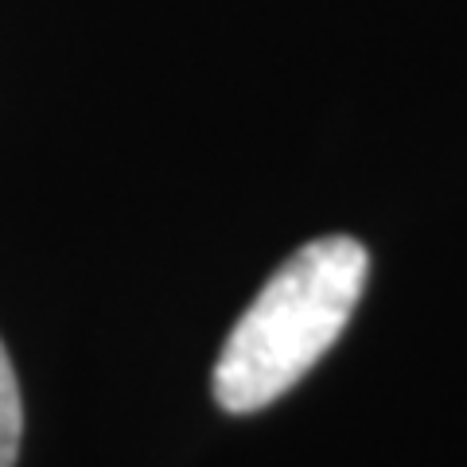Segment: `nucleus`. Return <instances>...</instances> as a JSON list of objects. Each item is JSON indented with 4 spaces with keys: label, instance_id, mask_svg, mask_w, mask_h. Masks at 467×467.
Wrapping results in <instances>:
<instances>
[{
    "label": "nucleus",
    "instance_id": "obj_1",
    "mask_svg": "<svg viewBox=\"0 0 467 467\" xmlns=\"http://www.w3.org/2000/svg\"><path fill=\"white\" fill-rule=\"evenodd\" d=\"M370 257L347 234L308 242L276 269L218 355L214 401L257 413L300 382L350 324Z\"/></svg>",
    "mask_w": 467,
    "mask_h": 467
},
{
    "label": "nucleus",
    "instance_id": "obj_2",
    "mask_svg": "<svg viewBox=\"0 0 467 467\" xmlns=\"http://www.w3.org/2000/svg\"><path fill=\"white\" fill-rule=\"evenodd\" d=\"M24 436V401L16 386V370L8 362V350L0 343V467H16Z\"/></svg>",
    "mask_w": 467,
    "mask_h": 467
}]
</instances>
